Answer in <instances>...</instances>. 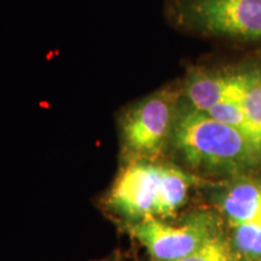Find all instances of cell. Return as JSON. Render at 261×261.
I'll return each mask as SVG.
<instances>
[{
    "mask_svg": "<svg viewBox=\"0 0 261 261\" xmlns=\"http://www.w3.org/2000/svg\"><path fill=\"white\" fill-rule=\"evenodd\" d=\"M163 163L136 159L122 168L107 196V205L130 220L155 218Z\"/></svg>",
    "mask_w": 261,
    "mask_h": 261,
    "instance_id": "277c9868",
    "label": "cell"
},
{
    "mask_svg": "<svg viewBox=\"0 0 261 261\" xmlns=\"http://www.w3.org/2000/svg\"><path fill=\"white\" fill-rule=\"evenodd\" d=\"M241 107L252 128L254 144L261 154V62H255L252 80L241 100Z\"/></svg>",
    "mask_w": 261,
    "mask_h": 261,
    "instance_id": "9c48e42d",
    "label": "cell"
},
{
    "mask_svg": "<svg viewBox=\"0 0 261 261\" xmlns=\"http://www.w3.org/2000/svg\"><path fill=\"white\" fill-rule=\"evenodd\" d=\"M190 178L173 166L163 165L155 218L169 217L185 202Z\"/></svg>",
    "mask_w": 261,
    "mask_h": 261,
    "instance_id": "ba28073f",
    "label": "cell"
},
{
    "mask_svg": "<svg viewBox=\"0 0 261 261\" xmlns=\"http://www.w3.org/2000/svg\"><path fill=\"white\" fill-rule=\"evenodd\" d=\"M177 113V93L172 90L159 91L140 100L123 116L125 149L137 159L159 155L172 136Z\"/></svg>",
    "mask_w": 261,
    "mask_h": 261,
    "instance_id": "3957f363",
    "label": "cell"
},
{
    "mask_svg": "<svg viewBox=\"0 0 261 261\" xmlns=\"http://www.w3.org/2000/svg\"><path fill=\"white\" fill-rule=\"evenodd\" d=\"M172 140L198 171L240 173L261 163V154L242 132L192 106L177 113Z\"/></svg>",
    "mask_w": 261,
    "mask_h": 261,
    "instance_id": "6da1fadb",
    "label": "cell"
},
{
    "mask_svg": "<svg viewBox=\"0 0 261 261\" xmlns=\"http://www.w3.org/2000/svg\"><path fill=\"white\" fill-rule=\"evenodd\" d=\"M221 207L231 226L261 219V179H241L225 194Z\"/></svg>",
    "mask_w": 261,
    "mask_h": 261,
    "instance_id": "52a82bcc",
    "label": "cell"
},
{
    "mask_svg": "<svg viewBox=\"0 0 261 261\" xmlns=\"http://www.w3.org/2000/svg\"><path fill=\"white\" fill-rule=\"evenodd\" d=\"M255 62L223 68H191L184 83L190 106L207 112L227 103H241L252 80Z\"/></svg>",
    "mask_w": 261,
    "mask_h": 261,
    "instance_id": "8992f818",
    "label": "cell"
},
{
    "mask_svg": "<svg viewBox=\"0 0 261 261\" xmlns=\"http://www.w3.org/2000/svg\"><path fill=\"white\" fill-rule=\"evenodd\" d=\"M178 18L201 34L261 44V0H181Z\"/></svg>",
    "mask_w": 261,
    "mask_h": 261,
    "instance_id": "7a4b0ae2",
    "label": "cell"
},
{
    "mask_svg": "<svg viewBox=\"0 0 261 261\" xmlns=\"http://www.w3.org/2000/svg\"><path fill=\"white\" fill-rule=\"evenodd\" d=\"M129 232L156 261L182 259L214 236L211 218L205 215L196 217L180 226L149 218L133 225Z\"/></svg>",
    "mask_w": 261,
    "mask_h": 261,
    "instance_id": "5b68a950",
    "label": "cell"
},
{
    "mask_svg": "<svg viewBox=\"0 0 261 261\" xmlns=\"http://www.w3.org/2000/svg\"><path fill=\"white\" fill-rule=\"evenodd\" d=\"M233 227L234 247L242 255L261 260V219L237 224Z\"/></svg>",
    "mask_w": 261,
    "mask_h": 261,
    "instance_id": "30bf717a",
    "label": "cell"
},
{
    "mask_svg": "<svg viewBox=\"0 0 261 261\" xmlns=\"http://www.w3.org/2000/svg\"><path fill=\"white\" fill-rule=\"evenodd\" d=\"M177 261H232V252L227 242L213 236L195 252Z\"/></svg>",
    "mask_w": 261,
    "mask_h": 261,
    "instance_id": "8fae6325",
    "label": "cell"
}]
</instances>
